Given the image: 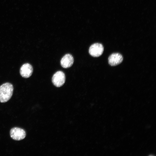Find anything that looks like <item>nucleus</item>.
I'll return each mask as SVG.
<instances>
[{
  "instance_id": "nucleus-1",
  "label": "nucleus",
  "mask_w": 156,
  "mask_h": 156,
  "mask_svg": "<svg viewBox=\"0 0 156 156\" xmlns=\"http://www.w3.org/2000/svg\"><path fill=\"white\" fill-rule=\"evenodd\" d=\"M13 87L10 83H5L0 86V102L2 103L8 101L12 96Z\"/></svg>"
},
{
  "instance_id": "nucleus-2",
  "label": "nucleus",
  "mask_w": 156,
  "mask_h": 156,
  "mask_svg": "<svg viewBox=\"0 0 156 156\" xmlns=\"http://www.w3.org/2000/svg\"><path fill=\"white\" fill-rule=\"evenodd\" d=\"M10 134L11 137L15 140H20L25 137L26 133L23 129L15 127L12 128L10 130Z\"/></svg>"
},
{
  "instance_id": "nucleus-3",
  "label": "nucleus",
  "mask_w": 156,
  "mask_h": 156,
  "mask_svg": "<svg viewBox=\"0 0 156 156\" xmlns=\"http://www.w3.org/2000/svg\"><path fill=\"white\" fill-rule=\"evenodd\" d=\"M66 79L64 73L59 71L56 72L52 77V82L53 85L57 87H60L64 83Z\"/></svg>"
},
{
  "instance_id": "nucleus-4",
  "label": "nucleus",
  "mask_w": 156,
  "mask_h": 156,
  "mask_svg": "<svg viewBox=\"0 0 156 156\" xmlns=\"http://www.w3.org/2000/svg\"><path fill=\"white\" fill-rule=\"evenodd\" d=\"M103 50V47L101 44L95 43L90 46L89 52L92 56L94 57H98L102 54Z\"/></svg>"
},
{
  "instance_id": "nucleus-5",
  "label": "nucleus",
  "mask_w": 156,
  "mask_h": 156,
  "mask_svg": "<svg viewBox=\"0 0 156 156\" xmlns=\"http://www.w3.org/2000/svg\"><path fill=\"white\" fill-rule=\"evenodd\" d=\"M33 72V68L31 64L28 63L23 64L20 70V73L22 77L25 78L30 77Z\"/></svg>"
},
{
  "instance_id": "nucleus-6",
  "label": "nucleus",
  "mask_w": 156,
  "mask_h": 156,
  "mask_svg": "<svg viewBox=\"0 0 156 156\" xmlns=\"http://www.w3.org/2000/svg\"><path fill=\"white\" fill-rule=\"evenodd\" d=\"M123 60L122 56L121 54L118 53H113L109 56L108 63L111 66H115L120 64Z\"/></svg>"
},
{
  "instance_id": "nucleus-7",
  "label": "nucleus",
  "mask_w": 156,
  "mask_h": 156,
  "mask_svg": "<svg viewBox=\"0 0 156 156\" xmlns=\"http://www.w3.org/2000/svg\"><path fill=\"white\" fill-rule=\"evenodd\" d=\"M74 62L73 56L70 54L65 55L62 58L60 61L61 66L64 68H67L71 67Z\"/></svg>"
}]
</instances>
